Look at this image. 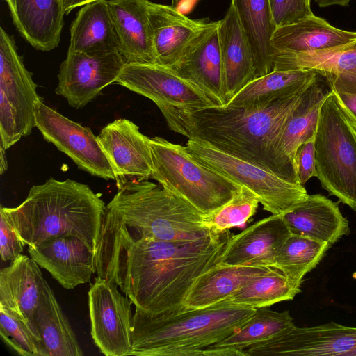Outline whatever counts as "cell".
Instances as JSON below:
<instances>
[{"mask_svg": "<svg viewBox=\"0 0 356 356\" xmlns=\"http://www.w3.org/2000/svg\"><path fill=\"white\" fill-rule=\"evenodd\" d=\"M231 234L214 230L195 241L99 237L95 273L113 282L136 309L157 314L184 308L198 277L219 261Z\"/></svg>", "mask_w": 356, "mask_h": 356, "instance_id": "obj_1", "label": "cell"}, {"mask_svg": "<svg viewBox=\"0 0 356 356\" xmlns=\"http://www.w3.org/2000/svg\"><path fill=\"white\" fill-rule=\"evenodd\" d=\"M305 90L256 108L213 106L196 110L164 108L160 111L172 131L296 183L280 155L279 142Z\"/></svg>", "mask_w": 356, "mask_h": 356, "instance_id": "obj_2", "label": "cell"}, {"mask_svg": "<svg viewBox=\"0 0 356 356\" xmlns=\"http://www.w3.org/2000/svg\"><path fill=\"white\" fill-rule=\"evenodd\" d=\"M101 197L86 184L51 177L33 186L19 206H1L0 211L29 246L71 235L95 249L106 207Z\"/></svg>", "mask_w": 356, "mask_h": 356, "instance_id": "obj_3", "label": "cell"}, {"mask_svg": "<svg viewBox=\"0 0 356 356\" xmlns=\"http://www.w3.org/2000/svg\"><path fill=\"white\" fill-rule=\"evenodd\" d=\"M204 216L161 185L129 181L106 205L99 237L195 241L213 231L204 225Z\"/></svg>", "mask_w": 356, "mask_h": 356, "instance_id": "obj_4", "label": "cell"}, {"mask_svg": "<svg viewBox=\"0 0 356 356\" xmlns=\"http://www.w3.org/2000/svg\"><path fill=\"white\" fill-rule=\"evenodd\" d=\"M255 310L229 299L203 308L157 314L136 309L131 355L202 356L204 348L234 333Z\"/></svg>", "mask_w": 356, "mask_h": 356, "instance_id": "obj_5", "label": "cell"}, {"mask_svg": "<svg viewBox=\"0 0 356 356\" xmlns=\"http://www.w3.org/2000/svg\"><path fill=\"white\" fill-rule=\"evenodd\" d=\"M151 178L202 215L217 211L242 188L238 184L202 164L186 147L161 137L150 138Z\"/></svg>", "mask_w": 356, "mask_h": 356, "instance_id": "obj_6", "label": "cell"}, {"mask_svg": "<svg viewBox=\"0 0 356 356\" xmlns=\"http://www.w3.org/2000/svg\"><path fill=\"white\" fill-rule=\"evenodd\" d=\"M314 147L321 187L356 211V127L331 90L319 109Z\"/></svg>", "mask_w": 356, "mask_h": 356, "instance_id": "obj_7", "label": "cell"}, {"mask_svg": "<svg viewBox=\"0 0 356 356\" xmlns=\"http://www.w3.org/2000/svg\"><path fill=\"white\" fill-rule=\"evenodd\" d=\"M185 147L202 164L249 189L257 195L263 209L273 215L289 211L309 195L303 185L287 181L203 141L188 139Z\"/></svg>", "mask_w": 356, "mask_h": 356, "instance_id": "obj_8", "label": "cell"}, {"mask_svg": "<svg viewBox=\"0 0 356 356\" xmlns=\"http://www.w3.org/2000/svg\"><path fill=\"white\" fill-rule=\"evenodd\" d=\"M19 55L13 36L0 28V143L9 149L35 127V104L42 98Z\"/></svg>", "mask_w": 356, "mask_h": 356, "instance_id": "obj_9", "label": "cell"}, {"mask_svg": "<svg viewBox=\"0 0 356 356\" xmlns=\"http://www.w3.org/2000/svg\"><path fill=\"white\" fill-rule=\"evenodd\" d=\"M35 127L44 140L67 155L83 171L106 180L116 175L97 136L47 106L42 99L35 104Z\"/></svg>", "mask_w": 356, "mask_h": 356, "instance_id": "obj_10", "label": "cell"}, {"mask_svg": "<svg viewBox=\"0 0 356 356\" xmlns=\"http://www.w3.org/2000/svg\"><path fill=\"white\" fill-rule=\"evenodd\" d=\"M112 282L97 277L88 291L92 338L106 356L131 352L132 301Z\"/></svg>", "mask_w": 356, "mask_h": 356, "instance_id": "obj_11", "label": "cell"}, {"mask_svg": "<svg viewBox=\"0 0 356 356\" xmlns=\"http://www.w3.org/2000/svg\"><path fill=\"white\" fill-rule=\"evenodd\" d=\"M246 356H356V327L330 322L296 325L245 350Z\"/></svg>", "mask_w": 356, "mask_h": 356, "instance_id": "obj_12", "label": "cell"}, {"mask_svg": "<svg viewBox=\"0 0 356 356\" xmlns=\"http://www.w3.org/2000/svg\"><path fill=\"white\" fill-rule=\"evenodd\" d=\"M125 62L118 51L75 52L68 50L58 75L57 95L80 109L115 83Z\"/></svg>", "mask_w": 356, "mask_h": 356, "instance_id": "obj_13", "label": "cell"}, {"mask_svg": "<svg viewBox=\"0 0 356 356\" xmlns=\"http://www.w3.org/2000/svg\"><path fill=\"white\" fill-rule=\"evenodd\" d=\"M115 83L153 101L159 109L215 106L197 86L159 64H127Z\"/></svg>", "mask_w": 356, "mask_h": 356, "instance_id": "obj_14", "label": "cell"}, {"mask_svg": "<svg viewBox=\"0 0 356 356\" xmlns=\"http://www.w3.org/2000/svg\"><path fill=\"white\" fill-rule=\"evenodd\" d=\"M97 138L112 165L118 188L129 181L151 178L150 138L134 122L125 118L115 120L101 130Z\"/></svg>", "mask_w": 356, "mask_h": 356, "instance_id": "obj_15", "label": "cell"}, {"mask_svg": "<svg viewBox=\"0 0 356 356\" xmlns=\"http://www.w3.org/2000/svg\"><path fill=\"white\" fill-rule=\"evenodd\" d=\"M219 21L207 23L179 60L168 67L200 89L215 106H225Z\"/></svg>", "mask_w": 356, "mask_h": 356, "instance_id": "obj_16", "label": "cell"}, {"mask_svg": "<svg viewBox=\"0 0 356 356\" xmlns=\"http://www.w3.org/2000/svg\"><path fill=\"white\" fill-rule=\"evenodd\" d=\"M30 257L65 289L88 283L95 273V249L71 235L50 238L29 246Z\"/></svg>", "mask_w": 356, "mask_h": 356, "instance_id": "obj_17", "label": "cell"}, {"mask_svg": "<svg viewBox=\"0 0 356 356\" xmlns=\"http://www.w3.org/2000/svg\"><path fill=\"white\" fill-rule=\"evenodd\" d=\"M291 232L281 215L263 218L231 235L219 262L235 266L273 268Z\"/></svg>", "mask_w": 356, "mask_h": 356, "instance_id": "obj_18", "label": "cell"}, {"mask_svg": "<svg viewBox=\"0 0 356 356\" xmlns=\"http://www.w3.org/2000/svg\"><path fill=\"white\" fill-rule=\"evenodd\" d=\"M299 69L316 71L332 91L356 93V40L327 50L274 55L273 70Z\"/></svg>", "mask_w": 356, "mask_h": 356, "instance_id": "obj_19", "label": "cell"}, {"mask_svg": "<svg viewBox=\"0 0 356 356\" xmlns=\"http://www.w3.org/2000/svg\"><path fill=\"white\" fill-rule=\"evenodd\" d=\"M40 266L20 254L0 271V305L12 312L40 339L35 323L45 282Z\"/></svg>", "mask_w": 356, "mask_h": 356, "instance_id": "obj_20", "label": "cell"}, {"mask_svg": "<svg viewBox=\"0 0 356 356\" xmlns=\"http://www.w3.org/2000/svg\"><path fill=\"white\" fill-rule=\"evenodd\" d=\"M148 17L156 63L175 64L207 25L187 17L175 8L148 2Z\"/></svg>", "mask_w": 356, "mask_h": 356, "instance_id": "obj_21", "label": "cell"}, {"mask_svg": "<svg viewBox=\"0 0 356 356\" xmlns=\"http://www.w3.org/2000/svg\"><path fill=\"white\" fill-rule=\"evenodd\" d=\"M149 0H108L125 63L157 64L148 17Z\"/></svg>", "mask_w": 356, "mask_h": 356, "instance_id": "obj_22", "label": "cell"}, {"mask_svg": "<svg viewBox=\"0 0 356 356\" xmlns=\"http://www.w3.org/2000/svg\"><path fill=\"white\" fill-rule=\"evenodd\" d=\"M280 215L291 234L330 246L350 233L349 222L338 203L321 194L308 195L306 200Z\"/></svg>", "mask_w": 356, "mask_h": 356, "instance_id": "obj_23", "label": "cell"}, {"mask_svg": "<svg viewBox=\"0 0 356 356\" xmlns=\"http://www.w3.org/2000/svg\"><path fill=\"white\" fill-rule=\"evenodd\" d=\"M219 40L222 93L226 106L235 95L256 79L253 56L232 3L220 20Z\"/></svg>", "mask_w": 356, "mask_h": 356, "instance_id": "obj_24", "label": "cell"}, {"mask_svg": "<svg viewBox=\"0 0 356 356\" xmlns=\"http://www.w3.org/2000/svg\"><path fill=\"white\" fill-rule=\"evenodd\" d=\"M13 22L35 49L49 51L58 47L64 26L62 0H6Z\"/></svg>", "mask_w": 356, "mask_h": 356, "instance_id": "obj_25", "label": "cell"}, {"mask_svg": "<svg viewBox=\"0 0 356 356\" xmlns=\"http://www.w3.org/2000/svg\"><path fill=\"white\" fill-rule=\"evenodd\" d=\"M330 91L327 82L318 74L303 92L282 131L279 142L280 155L296 183L300 184L294 166L296 150L301 144L315 137L319 109Z\"/></svg>", "mask_w": 356, "mask_h": 356, "instance_id": "obj_26", "label": "cell"}, {"mask_svg": "<svg viewBox=\"0 0 356 356\" xmlns=\"http://www.w3.org/2000/svg\"><path fill=\"white\" fill-rule=\"evenodd\" d=\"M355 40L356 32L332 26L313 15L298 22L276 28L272 44L275 54H296L327 50Z\"/></svg>", "mask_w": 356, "mask_h": 356, "instance_id": "obj_27", "label": "cell"}, {"mask_svg": "<svg viewBox=\"0 0 356 356\" xmlns=\"http://www.w3.org/2000/svg\"><path fill=\"white\" fill-rule=\"evenodd\" d=\"M253 56L256 78L273 71L276 29L269 0H231Z\"/></svg>", "mask_w": 356, "mask_h": 356, "instance_id": "obj_28", "label": "cell"}, {"mask_svg": "<svg viewBox=\"0 0 356 356\" xmlns=\"http://www.w3.org/2000/svg\"><path fill=\"white\" fill-rule=\"evenodd\" d=\"M318 74L312 70H273L257 77L235 95L229 108H256L301 92L308 88Z\"/></svg>", "mask_w": 356, "mask_h": 356, "instance_id": "obj_29", "label": "cell"}, {"mask_svg": "<svg viewBox=\"0 0 356 356\" xmlns=\"http://www.w3.org/2000/svg\"><path fill=\"white\" fill-rule=\"evenodd\" d=\"M271 268L229 266L218 261L198 277L184 300V308H203L227 299Z\"/></svg>", "mask_w": 356, "mask_h": 356, "instance_id": "obj_30", "label": "cell"}, {"mask_svg": "<svg viewBox=\"0 0 356 356\" xmlns=\"http://www.w3.org/2000/svg\"><path fill=\"white\" fill-rule=\"evenodd\" d=\"M68 50L120 53V44L108 0H97L87 3L77 13L70 27Z\"/></svg>", "mask_w": 356, "mask_h": 356, "instance_id": "obj_31", "label": "cell"}, {"mask_svg": "<svg viewBox=\"0 0 356 356\" xmlns=\"http://www.w3.org/2000/svg\"><path fill=\"white\" fill-rule=\"evenodd\" d=\"M295 326L288 311L278 312L268 307L257 308L251 317L221 341L206 347L202 356H246L245 350Z\"/></svg>", "mask_w": 356, "mask_h": 356, "instance_id": "obj_32", "label": "cell"}, {"mask_svg": "<svg viewBox=\"0 0 356 356\" xmlns=\"http://www.w3.org/2000/svg\"><path fill=\"white\" fill-rule=\"evenodd\" d=\"M35 323L40 336L44 356H82L74 332L51 287L45 281Z\"/></svg>", "mask_w": 356, "mask_h": 356, "instance_id": "obj_33", "label": "cell"}, {"mask_svg": "<svg viewBox=\"0 0 356 356\" xmlns=\"http://www.w3.org/2000/svg\"><path fill=\"white\" fill-rule=\"evenodd\" d=\"M330 247L327 243L291 234L273 268L280 270L295 286L300 288L303 277L317 266Z\"/></svg>", "mask_w": 356, "mask_h": 356, "instance_id": "obj_34", "label": "cell"}, {"mask_svg": "<svg viewBox=\"0 0 356 356\" xmlns=\"http://www.w3.org/2000/svg\"><path fill=\"white\" fill-rule=\"evenodd\" d=\"M300 291V288L295 286L280 270L272 268L227 299L235 305L257 309L292 300Z\"/></svg>", "mask_w": 356, "mask_h": 356, "instance_id": "obj_35", "label": "cell"}, {"mask_svg": "<svg viewBox=\"0 0 356 356\" xmlns=\"http://www.w3.org/2000/svg\"><path fill=\"white\" fill-rule=\"evenodd\" d=\"M259 200L249 189L241 190L223 207L204 216L203 223L210 229L222 232L245 224L257 211Z\"/></svg>", "mask_w": 356, "mask_h": 356, "instance_id": "obj_36", "label": "cell"}, {"mask_svg": "<svg viewBox=\"0 0 356 356\" xmlns=\"http://www.w3.org/2000/svg\"><path fill=\"white\" fill-rule=\"evenodd\" d=\"M0 336L2 341L22 356H44L42 341L12 312L0 305Z\"/></svg>", "mask_w": 356, "mask_h": 356, "instance_id": "obj_37", "label": "cell"}, {"mask_svg": "<svg viewBox=\"0 0 356 356\" xmlns=\"http://www.w3.org/2000/svg\"><path fill=\"white\" fill-rule=\"evenodd\" d=\"M276 28L298 22L313 15L311 0H269Z\"/></svg>", "mask_w": 356, "mask_h": 356, "instance_id": "obj_38", "label": "cell"}, {"mask_svg": "<svg viewBox=\"0 0 356 356\" xmlns=\"http://www.w3.org/2000/svg\"><path fill=\"white\" fill-rule=\"evenodd\" d=\"M25 245L0 211V254L2 261H13L22 254Z\"/></svg>", "mask_w": 356, "mask_h": 356, "instance_id": "obj_39", "label": "cell"}, {"mask_svg": "<svg viewBox=\"0 0 356 356\" xmlns=\"http://www.w3.org/2000/svg\"><path fill=\"white\" fill-rule=\"evenodd\" d=\"M315 137L301 144L296 150L294 166L298 182L304 185L315 177Z\"/></svg>", "mask_w": 356, "mask_h": 356, "instance_id": "obj_40", "label": "cell"}, {"mask_svg": "<svg viewBox=\"0 0 356 356\" xmlns=\"http://www.w3.org/2000/svg\"><path fill=\"white\" fill-rule=\"evenodd\" d=\"M333 92L356 127V93Z\"/></svg>", "mask_w": 356, "mask_h": 356, "instance_id": "obj_41", "label": "cell"}, {"mask_svg": "<svg viewBox=\"0 0 356 356\" xmlns=\"http://www.w3.org/2000/svg\"><path fill=\"white\" fill-rule=\"evenodd\" d=\"M97 0H62L65 15H68L73 9Z\"/></svg>", "mask_w": 356, "mask_h": 356, "instance_id": "obj_42", "label": "cell"}, {"mask_svg": "<svg viewBox=\"0 0 356 356\" xmlns=\"http://www.w3.org/2000/svg\"><path fill=\"white\" fill-rule=\"evenodd\" d=\"M351 0H315L320 7H327L330 6H347Z\"/></svg>", "mask_w": 356, "mask_h": 356, "instance_id": "obj_43", "label": "cell"}, {"mask_svg": "<svg viewBox=\"0 0 356 356\" xmlns=\"http://www.w3.org/2000/svg\"><path fill=\"white\" fill-rule=\"evenodd\" d=\"M6 149L3 144L0 143V173L3 174L8 169V162L6 156Z\"/></svg>", "mask_w": 356, "mask_h": 356, "instance_id": "obj_44", "label": "cell"}, {"mask_svg": "<svg viewBox=\"0 0 356 356\" xmlns=\"http://www.w3.org/2000/svg\"><path fill=\"white\" fill-rule=\"evenodd\" d=\"M180 0H172V4H176L177 3H178Z\"/></svg>", "mask_w": 356, "mask_h": 356, "instance_id": "obj_45", "label": "cell"}, {"mask_svg": "<svg viewBox=\"0 0 356 356\" xmlns=\"http://www.w3.org/2000/svg\"><path fill=\"white\" fill-rule=\"evenodd\" d=\"M4 1H6V0H4Z\"/></svg>", "mask_w": 356, "mask_h": 356, "instance_id": "obj_46", "label": "cell"}]
</instances>
